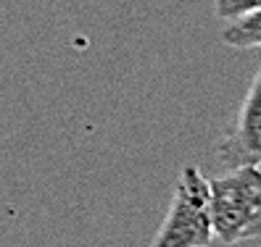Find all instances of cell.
I'll return each instance as SVG.
<instances>
[{"label": "cell", "instance_id": "obj_1", "mask_svg": "<svg viewBox=\"0 0 261 247\" xmlns=\"http://www.w3.org/2000/svg\"><path fill=\"white\" fill-rule=\"evenodd\" d=\"M214 237L240 244L261 237V168L235 166L229 174L208 179Z\"/></svg>", "mask_w": 261, "mask_h": 247}, {"label": "cell", "instance_id": "obj_2", "mask_svg": "<svg viewBox=\"0 0 261 247\" xmlns=\"http://www.w3.org/2000/svg\"><path fill=\"white\" fill-rule=\"evenodd\" d=\"M214 239L208 179L198 166H185L177 179L172 205L150 247H208Z\"/></svg>", "mask_w": 261, "mask_h": 247}, {"label": "cell", "instance_id": "obj_3", "mask_svg": "<svg viewBox=\"0 0 261 247\" xmlns=\"http://www.w3.org/2000/svg\"><path fill=\"white\" fill-rule=\"evenodd\" d=\"M217 152L219 161L229 168L261 166V66L251 82L248 95L240 103V111L219 140Z\"/></svg>", "mask_w": 261, "mask_h": 247}, {"label": "cell", "instance_id": "obj_4", "mask_svg": "<svg viewBox=\"0 0 261 247\" xmlns=\"http://www.w3.org/2000/svg\"><path fill=\"white\" fill-rule=\"evenodd\" d=\"M222 40L238 50L261 48V8L245 13L240 19H232V24L222 32Z\"/></svg>", "mask_w": 261, "mask_h": 247}, {"label": "cell", "instance_id": "obj_5", "mask_svg": "<svg viewBox=\"0 0 261 247\" xmlns=\"http://www.w3.org/2000/svg\"><path fill=\"white\" fill-rule=\"evenodd\" d=\"M261 8V0H217L214 3V13L219 19H240L251 11H258Z\"/></svg>", "mask_w": 261, "mask_h": 247}]
</instances>
